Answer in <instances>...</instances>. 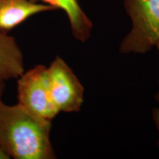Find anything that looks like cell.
I'll use <instances>...</instances> for the list:
<instances>
[{"instance_id":"2","label":"cell","mask_w":159,"mask_h":159,"mask_svg":"<svg viewBox=\"0 0 159 159\" xmlns=\"http://www.w3.org/2000/svg\"><path fill=\"white\" fill-rule=\"evenodd\" d=\"M124 4L132 27L119 46V52H148L159 41V0H125Z\"/></svg>"},{"instance_id":"3","label":"cell","mask_w":159,"mask_h":159,"mask_svg":"<svg viewBox=\"0 0 159 159\" xmlns=\"http://www.w3.org/2000/svg\"><path fill=\"white\" fill-rule=\"evenodd\" d=\"M17 80L18 104L40 117L52 121L59 111L51 97L47 67L37 65Z\"/></svg>"},{"instance_id":"11","label":"cell","mask_w":159,"mask_h":159,"mask_svg":"<svg viewBox=\"0 0 159 159\" xmlns=\"http://www.w3.org/2000/svg\"><path fill=\"white\" fill-rule=\"evenodd\" d=\"M156 47H158V52H159V41H158V43H157ZM155 98H156V101H157V102H159V88H158V93H157V94H156V97H155Z\"/></svg>"},{"instance_id":"7","label":"cell","mask_w":159,"mask_h":159,"mask_svg":"<svg viewBox=\"0 0 159 159\" xmlns=\"http://www.w3.org/2000/svg\"><path fill=\"white\" fill-rule=\"evenodd\" d=\"M63 11L68 17L71 33L77 41L85 42L91 38L92 22L80 6L77 0H34Z\"/></svg>"},{"instance_id":"10","label":"cell","mask_w":159,"mask_h":159,"mask_svg":"<svg viewBox=\"0 0 159 159\" xmlns=\"http://www.w3.org/2000/svg\"><path fill=\"white\" fill-rule=\"evenodd\" d=\"M5 89V81L0 80V101H2V97Z\"/></svg>"},{"instance_id":"5","label":"cell","mask_w":159,"mask_h":159,"mask_svg":"<svg viewBox=\"0 0 159 159\" xmlns=\"http://www.w3.org/2000/svg\"><path fill=\"white\" fill-rule=\"evenodd\" d=\"M52 11L55 10L34 0H0V30L7 33L33 16Z\"/></svg>"},{"instance_id":"8","label":"cell","mask_w":159,"mask_h":159,"mask_svg":"<svg viewBox=\"0 0 159 159\" xmlns=\"http://www.w3.org/2000/svg\"><path fill=\"white\" fill-rule=\"evenodd\" d=\"M152 119H153L154 123L156 125L157 130L158 131L159 134V108H154L152 110ZM158 144L159 147V139L158 142Z\"/></svg>"},{"instance_id":"9","label":"cell","mask_w":159,"mask_h":159,"mask_svg":"<svg viewBox=\"0 0 159 159\" xmlns=\"http://www.w3.org/2000/svg\"><path fill=\"white\" fill-rule=\"evenodd\" d=\"M11 156L8 153L6 152L5 148H3L2 145L0 143V159H11Z\"/></svg>"},{"instance_id":"6","label":"cell","mask_w":159,"mask_h":159,"mask_svg":"<svg viewBox=\"0 0 159 159\" xmlns=\"http://www.w3.org/2000/svg\"><path fill=\"white\" fill-rule=\"evenodd\" d=\"M25 71L22 52L14 38L0 30V80H16Z\"/></svg>"},{"instance_id":"1","label":"cell","mask_w":159,"mask_h":159,"mask_svg":"<svg viewBox=\"0 0 159 159\" xmlns=\"http://www.w3.org/2000/svg\"><path fill=\"white\" fill-rule=\"evenodd\" d=\"M52 122L17 103L0 101V143L11 158H56L50 141Z\"/></svg>"},{"instance_id":"4","label":"cell","mask_w":159,"mask_h":159,"mask_svg":"<svg viewBox=\"0 0 159 159\" xmlns=\"http://www.w3.org/2000/svg\"><path fill=\"white\" fill-rule=\"evenodd\" d=\"M49 90L59 112H77L84 100V89L74 71L57 56L47 67Z\"/></svg>"}]
</instances>
